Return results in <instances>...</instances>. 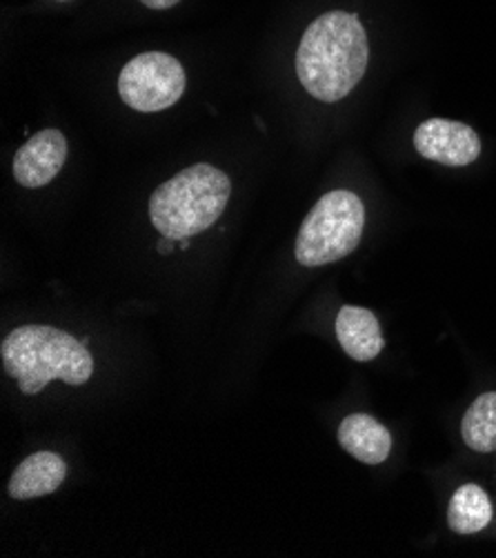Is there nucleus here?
<instances>
[{"label": "nucleus", "mask_w": 496, "mask_h": 558, "mask_svg": "<svg viewBox=\"0 0 496 558\" xmlns=\"http://www.w3.org/2000/svg\"><path fill=\"white\" fill-rule=\"evenodd\" d=\"M367 61V34L359 16L329 12L305 29L297 51V74L310 96L337 102L359 85Z\"/></svg>", "instance_id": "1"}, {"label": "nucleus", "mask_w": 496, "mask_h": 558, "mask_svg": "<svg viewBox=\"0 0 496 558\" xmlns=\"http://www.w3.org/2000/svg\"><path fill=\"white\" fill-rule=\"evenodd\" d=\"M0 356L5 372L27 397L38 395L51 380L85 385L94 372L89 350L68 331L49 325L16 327L3 341Z\"/></svg>", "instance_id": "2"}, {"label": "nucleus", "mask_w": 496, "mask_h": 558, "mask_svg": "<svg viewBox=\"0 0 496 558\" xmlns=\"http://www.w3.org/2000/svg\"><path fill=\"white\" fill-rule=\"evenodd\" d=\"M232 194L228 174L211 165H192L149 198L152 226L168 239L190 241L209 230L226 211Z\"/></svg>", "instance_id": "3"}, {"label": "nucleus", "mask_w": 496, "mask_h": 558, "mask_svg": "<svg viewBox=\"0 0 496 558\" xmlns=\"http://www.w3.org/2000/svg\"><path fill=\"white\" fill-rule=\"evenodd\" d=\"M365 207L348 190L325 194L305 216L297 236V260L305 267L337 263L352 254L363 236Z\"/></svg>", "instance_id": "4"}, {"label": "nucleus", "mask_w": 496, "mask_h": 558, "mask_svg": "<svg viewBox=\"0 0 496 558\" xmlns=\"http://www.w3.org/2000/svg\"><path fill=\"white\" fill-rule=\"evenodd\" d=\"M119 92L123 102L132 109L162 111L183 96L185 70L170 53L147 51L123 68Z\"/></svg>", "instance_id": "5"}, {"label": "nucleus", "mask_w": 496, "mask_h": 558, "mask_svg": "<svg viewBox=\"0 0 496 558\" xmlns=\"http://www.w3.org/2000/svg\"><path fill=\"white\" fill-rule=\"evenodd\" d=\"M414 147L427 160L448 167H465L479 158L481 138L465 123L430 119L416 128Z\"/></svg>", "instance_id": "6"}, {"label": "nucleus", "mask_w": 496, "mask_h": 558, "mask_svg": "<svg viewBox=\"0 0 496 558\" xmlns=\"http://www.w3.org/2000/svg\"><path fill=\"white\" fill-rule=\"evenodd\" d=\"M68 162V138L59 130H43L14 156V179L27 190L45 187Z\"/></svg>", "instance_id": "7"}, {"label": "nucleus", "mask_w": 496, "mask_h": 558, "mask_svg": "<svg viewBox=\"0 0 496 558\" xmlns=\"http://www.w3.org/2000/svg\"><path fill=\"white\" fill-rule=\"evenodd\" d=\"M68 478V463L53 452L27 457L10 478L8 494L14 500H32L57 492Z\"/></svg>", "instance_id": "8"}, {"label": "nucleus", "mask_w": 496, "mask_h": 558, "mask_svg": "<svg viewBox=\"0 0 496 558\" xmlns=\"http://www.w3.org/2000/svg\"><path fill=\"white\" fill-rule=\"evenodd\" d=\"M341 448L365 465H380L388 461L392 450V436L370 414H350L339 425Z\"/></svg>", "instance_id": "9"}, {"label": "nucleus", "mask_w": 496, "mask_h": 558, "mask_svg": "<svg viewBox=\"0 0 496 558\" xmlns=\"http://www.w3.org/2000/svg\"><path fill=\"white\" fill-rule=\"evenodd\" d=\"M337 339L346 354L354 361H372L383 348V333L376 316L370 310L346 305L337 316Z\"/></svg>", "instance_id": "10"}, {"label": "nucleus", "mask_w": 496, "mask_h": 558, "mask_svg": "<svg viewBox=\"0 0 496 558\" xmlns=\"http://www.w3.org/2000/svg\"><path fill=\"white\" fill-rule=\"evenodd\" d=\"M492 500L483 487L468 483L459 487L448 508V525L457 534H476L492 523Z\"/></svg>", "instance_id": "11"}, {"label": "nucleus", "mask_w": 496, "mask_h": 558, "mask_svg": "<svg viewBox=\"0 0 496 558\" xmlns=\"http://www.w3.org/2000/svg\"><path fill=\"white\" fill-rule=\"evenodd\" d=\"M461 434L470 450L489 454L496 450V392L481 395L463 416Z\"/></svg>", "instance_id": "12"}, {"label": "nucleus", "mask_w": 496, "mask_h": 558, "mask_svg": "<svg viewBox=\"0 0 496 558\" xmlns=\"http://www.w3.org/2000/svg\"><path fill=\"white\" fill-rule=\"evenodd\" d=\"M141 3L149 10H170L177 3H181V0H141Z\"/></svg>", "instance_id": "13"}]
</instances>
